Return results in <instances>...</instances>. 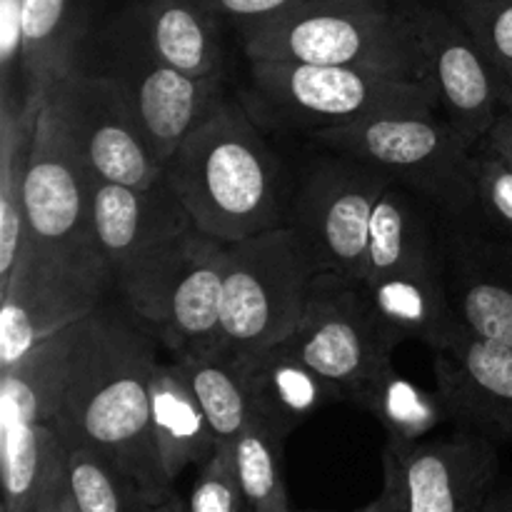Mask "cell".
I'll list each match as a JSON object with an SVG mask.
<instances>
[{
  "label": "cell",
  "instance_id": "obj_3",
  "mask_svg": "<svg viewBox=\"0 0 512 512\" xmlns=\"http://www.w3.org/2000/svg\"><path fill=\"white\" fill-rule=\"evenodd\" d=\"M238 33L248 60L348 65L428 80L415 0H305Z\"/></svg>",
  "mask_w": 512,
  "mask_h": 512
},
{
  "label": "cell",
  "instance_id": "obj_25",
  "mask_svg": "<svg viewBox=\"0 0 512 512\" xmlns=\"http://www.w3.org/2000/svg\"><path fill=\"white\" fill-rule=\"evenodd\" d=\"M353 403L370 410L383 423L393 440L415 443L433 433L438 425L448 423L450 415L438 390H425L393 368V363L373 375Z\"/></svg>",
  "mask_w": 512,
  "mask_h": 512
},
{
  "label": "cell",
  "instance_id": "obj_17",
  "mask_svg": "<svg viewBox=\"0 0 512 512\" xmlns=\"http://www.w3.org/2000/svg\"><path fill=\"white\" fill-rule=\"evenodd\" d=\"M435 390L460 430L512 440V348L465 330L433 353Z\"/></svg>",
  "mask_w": 512,
  "mask_h": 512
},
{
  "label": "cell",
  "instance_id": "obj_7",
  "mask_svg": "<svg viewBox=\"0 0 512 512\" xmlns=\"http://www.w3.org/2000/svg\"><path fill=\"white\" fill-rule=\"evenodd\" d=\"M315 275L288 225L225 245L220 355L248 358L288 340Z\"/></svg>",
  "mask_w": 512,
  "mask_h": 512
},
{
  "label": "cell",
  "instance_id": "obj_22",
  "mask_svg": "<svg viewBox=\"0 0 512 512\" xmlns=\"http://www.w3.org/2000/svg\"><path fill=\"white\" fill-rule=\"evenodd\" d=\"M150 428L163 473L170 483L218 450V438L175 360H158L150 378Z\"/></svg>",
  "mask_w": 512,
  "mask_h": 512
},
{
  "label": "cell",
  "instance_id": "obj_30",
  "mask_svg": "<svg viewBox=\"0 0 512 512\" xmlns=\"http://www.w3.org/2000/svg\"><path fill=\"white\" fill-rule=\"evenodd\" d=\"M500 75L512 70V0H440Z\"/></svg>",
  "mask_w": 512,
  "mask_h": 512
},
{
  "label": "cell",
  "instance_id": "obj_32",
  "mask_svg": "<svg viewBox=\"0 0 512 512\" xmlns=\"http://www.w3.org/2000/svg\"><path fill=\"white\" fill-rule=\"evenodd\" d=\"M215 18H225L235 23V28H248V25L265 23L288 10L298 8L305 0H200Z\"/></svg>",
  "mask_w": 512,
  "mask_h": 512
},
{
  "label": "cell",
  "instance_id": "obj_12",
  "mask_svg": "<svg viewBox=\"0 0 512 512\" xmlns=\"http://www.w3.org/2000/svg\"><path fill=\"white\" fill-rule=\"evenodd\" d=\"M415 30L438 113L473 148L512 110V90L440 0H415Z\"/></svg>",
  "mask_w": 512,
  "mask_h": 512
},
{
  "label": "cell",
  "instance_id": "obj_21",
  "mask_svg": "<svg viewBox=\"0 0 512 512\" xmlns=\"http://www.w3.org/2000/svg\"><path fill=\"white\" fill-rule=\"evenodd\" d=\"M233 360H238L258 420L273 428L280 438H288L325 405L345 400L338 385L315 373L283 343Z\"/></svg>",
  "mask_w": 512,
  "mask_h": 512
},
{
  "label": "cell",
  "instance_id": "obj_15",
  "mask_svg": "<svg viewBox=\"0 0 512 512\" xmlns=\"http://www.w3.org/2000/svg\"><path fill=\"white\" fill-rule=\"evenodd\" d=\"M498 475L495 440L468 430L448 440L388 438L385 448V483L405 512H485Z\"/></svg>",
  "mask_w": 512,
  "mask_h": 512
},
{
  "label": "cell",
  "instance_id": "obj_37",
  "mask_svg": "<svg viewBox=\"0 0 512 512\" xmlns=\"http://www.w3.org/2000/svg\"><path fill=\"white\" fill-rule=\"evenodd\" d=\"M143 512H188V508H185V503L180 500L178 493H170L163 503L145 505Z\"/></svg>",
  "mask_w": 512,
  "mask_h": 512
},
{
  "label": "cell",
  "instance_id": "obj_8",
  "mask_svg": "<svg viewBox=\"0 0 512 512\" xmlns=\"http://www.w3.org/2000/svg\"><path fill=\"white\" fill-rule=\"evenodd\" d=\"M113 270L100 245H43L25 238L0 288V370L105 303Z\"/></svg>",
  "mask_w": 512,
  "mask_h": 512
},
{
  "label": "cell",
  "instance_id": "obj_39",
  "mask_svg": "<svg viewBox=\"0 0 512 512\" xmlns=\"http://www.w3.org/2000/svg\"><path fill=\"white\" fill-rule=\"evenodd\" d=\"M505 83H508V85H510V90H512V70H510L508 75H505Z\"/></svg>",
  "mask_w": 512,
  "mask_h": 512
},
{
  "label": "cell",
  "instance_id": "obj_29",
  "mask_svg": "<svg viewBox=\"0 0 512 512\" xmlns=\"http://www.w3.org/2000/svg\"><path fill=\"white\" fill-rule=\"evenodd\" d=\"M468 180L475 223L512 240V165L480 140L468 153Z\"/></svg>",
  "mask_w": 512,
  "mask_h": 512
},
{
  "label": "cell",
  "instance_id": "obj_16",
  "mask_svg": "<svg viewBox=\"0 0 512 512\" xmlns=\"http://www.w3.org/2000/svg\"><path fill=\"white\" fill-rule=\"evenodd\" d=\"M435 220L455 315L478 338L512 348V240L438 213Z\"/></svg>",
  "mask_w": 512,
  "mask_h": 512
},
{
  "label": "cell",
  "instance_id": "obj_31",
  "mask_svg": "<svg viewBox=\"0 0 512 512\" xmlns=\"http://www.w3.org/2000/svg\"><path fill=\"white\" fill-rule=\"evenodd\" d=\"M188 512H253L240 485L230 445H218L213 455L198 468Z\"/></svg>",
  "mask_w": 512,
  "mask_h": 512
},
{
  "label": "cell",
  "instance_id": "obj_13",
  "mask_svg": "<svg viewBox=\"0 0 512 512\" xmlns=\"http://www.w3.org/2000/svg\"><path fill=\"white\" fill-rule=\"evenodd\" d=\"M93 183L58 98L45 90L25 180V238L43 245H98Z\"/></svg>",
  "mask_w": 512,
  "mask_h": 512
},
{
  "label": "cell",
  "instance_id": "obj_23",
  "mask_svg": "<svg viewBox=\"0 0 512 512\" xmlns=\"http://www.w3.org/2000/svg\"><path fill=\"white\" fill-rule=\"evenodd\" d=\"M23 5V98L78 68L93 0H20Z\"/></svg>",
  "mask_w": 512,
  "mask_h": 512
},
{
  "label": "cell",
  "instance_id": "obj_38",
  "mask_svg": "<svg viewBox=\"0 0 512 512\" xmlns=\"http://www.w3.org/2000/svg\"><path fill=\"white\" fill-rule=\"evenodd\" d=\"M63 512H80L78 505H75V500H73V493H70V485H68V493H65Z\"/></svg>",
  "mask_w": 512,
  "mask_h": 512
},
{
  "label": "cell",
  "instance_id": "obj_34",
  "mask_svg": "<svg viewBox=\"0 0 512 512\" xmlns=\"http://www.w3.org/2000/svg\"><path fill=\"white\" fill-rule=\"evenodd\" d=\"M485 143L512 165V110H505L498 120H495L493 128L485 135Z\"/></svg>",
  "mask_w": 512,
  "mask_h": 512
},
{
  "label": "cell",
  "instance_id": "obj_11",
  "mask_svg": "<svg viewBox=\"0 0 512 512\" xmlns=\"http://www.w3.org/2000/svg\"><path fill=\"white\" fill-rule=\"evenodd\" d=\"M283 345L353 400L378 370L393 363L400 343L378 318L363 285L320 273L298 328Z\"/></svg>",
  "mask_w": 512,
  "mask_h": 512
},
{
  "label": "cell",
  "instance_id": "obj_26",
  "mask_svg": "<svg viewBox=\"0 0 512 512\" xmlns=\"http://www.w3.org/2000/svg\"><path fill=\"white\" fill-rule=\"evenodd\" d=\"M173 360L198 398L200 408L208 415L218 445L233 443L253 420H258L238 360L225 358V355Z\"/></svg>",
  "mask_w": 512,
  "mask_h": 512
},
{
  "label": "cell",
  "instance_id": "obj_28",
  "mask_svg": "<svg viewBox=\"0 0 512 512\" xmlns=\"http://www.w3.org/2000/svg\"><path fill=\"white\" fill-rule=\"evenodd\" d=\"M65 450L68 485L80 512H143L150 505L95 450L83 445H65Z\"/></svg>",
  "mask_w": 512,
  "mask_h": 512
},
{
  "label": "cell",
  "instance_id": "obj_2",
  "mask_svg": "<svg viewBox=\"0 0 512 512\" xmlns=\"http://www.w3.org/2000/svg\"><path fill=\"white\" fill-rule=\"evenodd\" d=\"M163 180L195 228L225 245L285 225L275 153L248 108L228 95L170 155Z\"/></svg>",
  "mask_w": 512,
  "mask_h": 512
},
{
  "label": "cell",
  "instance_id": "obj_35",
  "mask_svg": "<svg viewBox=\"0 0 512 512\" xmlns=\"http://www.w3.org/2000/svg\"><path fill=\"white\" fill-rule=\"evenodd\" d=\"M355 512H405V510H403V503H400L398 490H395L393 485L385 483L383 495H380V498L375 500V503H370L368 508L355 510Z\"/></svg>",
  "mask_w": 512,
  "mask_h": 512
},
{
  "label": "cell",
  "instance_id": "obj_4",
  "mask_svg": "<svg viewBox=\"0 0 512 512\" xmlns=\"http://www.w3.org/2000/svg\"><path fill=\"white\" fill-rule=\"evenodd\" d=\"M225 243L188 230L113 270V285L135 320L173 358L220 355Z\"/></svg>",
  "mask_w": 512,
  "mask_h": 512
},
{
  "label": "cell",
  "instance_id": "obj_27",
  "mask_svg": "<svg viewBox=\"0 0 512 512\" xmlns=\"http://www.w3.org/2000/svg\"><path fill=\"white\" fill-rule=\"evenodd\" d=\"M283 440L263 420H253L228 443L253 512H290L283 478Z\"/></svg>",
  "mask_w": 512,
  "mask_h": 512
},
{
  "label": "cell",
  "instance_id": "obj_33",
  "mask_svg": "<svg viewBox=\"0 0 512 512\" xmlns=\"http://www.w3.org/2000/svg\"><path fill=\"white\" fill-rule=\"evenodd\" d=\"M65 493H68V450H65L63 440H60L58 448L50 455L35 512H63Z\"/></svg>",
  "mask_w": 512,
  "mask_h": 512
},
{
  "label": "cell",
  "instance_id": "obj_6",
  "mask_svg": "<svg viewBox=\"0 0 512 512\" xmlns=\"http://www.w3.org/2000/svg\"><path fill=\"white\" fill-rule=\"evenodd\" d=\"M310 138L330 153L360 160L405 185L440 218L475 223L468 180L470 145L438 110L380 113Z\"/></svg>",
  "mask_w": 512,
  "mask_h": 512
},
{
  "label": "cell",
  "instance_id": "obj_19",
  "mask_svg": "<svg viewBox=\"0 0 512 512\" xmlns=\"http://www.w3.org/2000/svg\"><path fill=\"white\" fill-rule=\"evenodd\" d=\"M363 290L398 343L420 340L438 353L448 350L468 330L450 305L440 258L370 275Z\"/></svg>",
  "mask_w": 512,
  "mask_h": 512
},
{
  "label": "cell",
  "instance_id": "obj_14",
  "mask_svg": "<svg viewBox=\"0 0 512 512\" xmlns=\"http://www.w3.org/2000/svg\"><path fill=\"white\" fill-rule=\"evenodd\" d=\"M48 90L58 98L70 135L95 180L150 188L163 180V165L113 78L73 68Z\"/></svg>",
  "mask_w": 512,
  "mask_h": 512
},
{
  "label": "cell",
  "instance_id": "obj_9",
  "mask_svg": "<svg viewBox=\"0 0 512 512\" xmlns=\"http://www.w3.org/2000/svg\"><path fill=\"white\" fill-rule=\"evenodd\" d=\"M388 183L380 170L335 153L310 168L285 225L300 240L315 273L365 283L370 225Z\"/></svg>",
  "mask_w": 512,
  "mask_h": 512
},
{
  "label": "cell",
  "instance_id": "obj_5",
  "mask_svg": "<svg viewBox=\"0 0 512 512\" xmlns=\"http://www.w3.org/2000/svg\"><path fill=\"white\" fill-rule=\"evenodd\" d=\"M240 103L258 125L305 135L380 113L438 110L428 80L290 60H250L248 90Z\"/></svg>",
  "mask_w": 512,
  "mask_h": 512
},
{
  "label": "cell",
  "instance_id": "obj_36",
  "mask_svg": "<svg viewBox=\"0 0 512 512\" xmlns=\"http://www.w3.org/2000/svg\"><path fill=\"white\" fill-rule=\"evenodd\" d=\"M485 512H512V488L510 485H500L493 490V495L488 498Z\"/></svg>",
  "mask_w": 512,
  "mask_h": 512
},
{
  "label": "cell",
  "instance_id": "obj_18",
  "mask_svg": "<svg viewBox=\"0 0 512 512\" xmlns=\"http://www.w3.org/2000/svg\"><path fill=\"white\" fill-rule=\"evenodd\" d=\"M195 223L165 180L150 188L93 183V230L110 270L180 238Z\"/></svg>",
  "mask_w": 512,
  "mask_h": 512
},
{
  "label": "cell",
  "instance_id": "obj_10",
  "mask_svg": "<svg viewBox=\"0 0 512 512\" xmlns=\"http://www.w3.org/2000/svg\"><path fill=\"white\" fill-rule=\"evenodd\" d=\"M103 65L128 100L145 143L165 168L170 155L225 98L223 78H193L155 58L143 40L115 15L103 30Z\"/></svg>",
  "mask_w": 512,
  "mask_h": 512
},
{
  "label": "cell",
  "instance_id": "obj_1",
  "mask_svg": "<svg viewBox=\"0 0 512 512\" xmlns=\"http://www.w3.org/2000/svg\"><path fill=\"white\" fill-rule=\"evenodd\" d=\"M158 345L125 305H100L80 323L55 418L63 445L95 450L150 505L175 493L150 428Z\"/></svg>",
  "mask_w": 512,
  "mask_h": 512
},
{
  "label": "cell",
  "instance_id": "obj_20",
  "mask_svg": "<svg viewBox=\"0 0 512 512\" xmlns=\"http://www.w3.org/2000/svg\"><path fill=\"white\" fill-rule=\"evenodd\" d=\"M145 48L193 78H215L223 68L218 18L200 0H133L118 13Z\"/></svg>",
  "mask_w": 512,
  "mask_h": 512
},
{
  "label": "cell",
  "instance_id": "obj_24",
  "mask_svg": "<svg viewBox=\"0 0 512 512\" xmlns=\"http://www.w3.org/2000/svg\"><path fill=\"white\" fill-rule=\"evenodd\" d=\"M40 100L3 88L0 103V288L10 280L25 243V180Z\"/></svg>",
  "mask_w": 512,
  "mask_h": 512
}]
</instances>
